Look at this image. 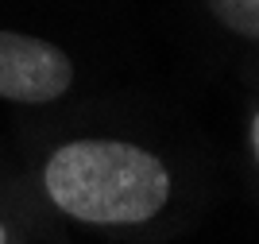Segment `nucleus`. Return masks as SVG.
Masks as SVG:
<instances>
[{
  "label": "nucleus",
  "instance_id": "3",
  "mask_svg": "<svg viewBox=\"0 0 259 244\" xmlns=\"http://www.w3.org/2000/svg\"><path fill=\"white\" fill-rule=\"evenodd\" d=\"M205 8L228 35L248 43L259 39V0H205Z\"/></svg>",
  "mask_w": 259,
  "mask_h": 244
},
{
  "label": "nucleus",
  "instance_id": "2",
  "mask_svg": "<svg viewBox=\"0 0 259 244\" xmlns=\"http://www.w3.org/2000/svg\"><path fill=\"white\" fill-rule=\"evenodd\" d=\"M74 62L51 39L0 27V101L51 105L74 89Z\"/></svg>",
  "mask_w": 259,
  "mask_h": 244
},
{
  "label": "nucleus",
  "instance_id": "4",
  "mask_svg": "<svg viewBox=\"0 0 259 244\" xmlns=\"http://www.w3.org/2000/svg\"><path fill=\"white\" fill-rule=\"evenodd\" d=\"M0 244H27V236H23V229L16 221L0 217Z\"/></svg>",
  "mask_w": 259,
  "mask_h": 244
},
{
  "label": "nucleus",
  "instance_id": "1",
  "mask_svg": "<svg viewBox=\"0 0 259 244\" xmlns=\"http://www.w3.org/2000/svg\"><path fill=\"white\" fill-rule=\"evenodd\" d=\"M43 198L97 233H147L174 210V170L143 144L116 136L66 140L43 159Z\"/></svg>",
  "mask_w": 259,
  "mask_h": 244
},
{
  "label": "nucleus",
  "instance_id": "5",
  "mask_svg": "<svg viewBox=\"0 0 259 244\" xmlns=\"http://www.w3.org/2000/svg\"><path fill=\"white\" fill-rule=\"evenodd\" d=\"M248 159H251V167L259 159V113L255 109H251V117H248Z\"/></svg>",
  "mask_w": 259,
  "mask_h": 244
}]
</instances>
